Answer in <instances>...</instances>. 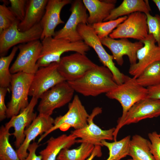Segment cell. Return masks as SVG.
<instances>
[{"instance_id": "cell-18", "label": "cell", "mask_w": 160, "mask_h": 160, "mask_svg": "<svg viewBox=\"0 0 160 160\" xmlns=\"http://www.w3.org/2000/svg\"><path fill=\"white\" fill-rule=\"evenodd\" d=\"M38 99L32 97L28 105L18 115L11 118L9 121L5 124L9 129L13 127L14 132L12 134L15 139V145L18 148L24 142L25 136L24 131L37 117L34 111V108L38 103Z\"/></svg>"}, {"instance_id": "cell-38", "label": "cell", "mask_w": 160, "mask_h": 160, "mask_svg": "<svg viewBox=\"0 0 160 160\" xmlns=\"http://www.w3.org/2000/svg\"><path fill=\"white\" fill-rule=\"evenodd\" d=\"M146 88L148 97L160 100V83Z\"/></svg>"}, {"instance_id": "cell-17", "label": "cell", "mask_w": 160, "mask_h": 160, "mask_svg": "<svg viewBox=\"0 0 160 160\" xmlns=\"http://www.w3.org/2000/svg\"><path fill=\"white\" fill-rule=\"evenodd\" d=\"M141 41L143 46L137 52L138 61L135 64L130 65L129 70V74L136 79L148 66L160 60V48L156 44L151 34H149L146 38Z\"/></svg>"}, {"instance_id": "cell-11", "label": "cell", "mask_w": 160, "mask_h": 160, "mask_svg": "<svg viewBox=\"0 0 160 160\" xmlns=\"http://www.w3.org/2000/svg\"><path fill=\"white\" fill-rule=\"evenodd\" d=\"M19 52L10 68L11 74L23 72L34 74L39 68L37 62L42 47L41 41L39 40L31 41L17 46Z\"/></svg>"}, {"instance_id": "cell-37", "label": "cell", "mask_w": 160, "mask_h": 160, "mask_svg": "<svg viewBox=\"0 0 160 160\" xmlns=\"http://www.w3.org/2000/svg\"><path fill=\"white\" fill-rule=\"evenodd\" d=\"M39 146L38 143L33 142L30 144L28 148V154L25 158L20 160H42V157L40 155H37L36 151Z\"/></svg>"}, {"instance_id": "cell-8", "label": "cell", "mask_w": 160, "mask_h": 160, "mask_svg": "<svg viewBox=\"0 0 160 160\" xmlns=\"http://www.w3.org/2000/svg\"><path fill=\"white\" fill-rule=\"evenodd\" d=\"M17 20L0 33V55L5 56L9 50L18 44L26 43L41 39L43 30L40 23L25 31L19 30Z\"/></svg>"}, {"instance_id": "cell-30", "label": "cell", "mask_w": 160, "mask_h": 160, "mask_svg": "<svg viewBox=\"0 0 160 160\" xmlns=\"http://www.w3.org/2000/svg\"><path fill=\"white\" fill-rule=\"evenodd\" d=\"M18 49L17 46L14 47L10 54L0 58V87L9 88L10 87L12 74L10 65Z\"/></svg>"}, {"instance_id": "cell-15", "label": "cell", "mask_w": 160, "mask_h": 160, "mask_svg": "<svg viewBox=\"0 0 160 160\" xmlns=\"http://www.w3.org/2000/svg\"><path fill=\"white\" fill-rule=\"evenodd\" d=\"M101 108L97 107L92 111L88 119L87 125L84 127L71 131V133L77 138L76 143H87L95 146H103L101 142L103 140H113V133L115 128L113 127L108 130H103L95 124L93 119L97 115L102 112Z\"/></svg>"}, {"instance_id": "cell-31", "label": "cell", "mask_w": 160, "mask_h": 160, "mask_svg": "<svg viewBox=\"0 0 160 160\" xmlns=\"http://www.w3.org/2000/svg\"><path fill=\"white\" fill-rule=\"evenodd\" d=\"M127 17V16H125L114 20L97 23L91 25L97 36L101 39L109 36Z\"/></svg>"}, {"instance_id": "cell-5", "label": "cell", "mask_w": 160, "mask_h": 160, "mask_svg": "<svg viewBox=\"0 0 160 160\" xmlns=\"http://www.w3.org/2000/svg\"><path fill=\"white\" fill-rule=\"evenodd\" d=\"M89 116L79 97L75 95L72 102L69 104L67 112L55 119L53 127L48 132L41 136L38 143H39L49 134L57 129L65 131L71 127L75 130L84 127L88 124Z\"/></svg>"}, {"instance_id": "cell-10", "label": "cell", "mask_w": 160, "mask_h": 160, "mask_svg": "<svg viewBox=\"0 0 160 160\" xmlns=\"http://www.w3.org/2000/svg\"><path fill=\"white\" fill-rule=\"evenodd\" d=\"M148 34L146 15L136 12L128 15L109 36L115 39L130 38L141 41L146 38Z\"/></svg>"}, {"instance_id": "cell-2", "label": "cell", "mask_w": 160, "mask_h": 160, "mask_svg": "<svg viewBox=\"0 0 160 160\" xmlns=\"http://www.w3.org/2000/svg\"><path fill=\"white\" fill-rule=\"evenodd\" d=\"M42 47L37 62L39 68L45 67L53 63H58L64 53L73 51L86 54L90 47L83 41L72 42L56 39L53 37H46L41 41Z\"/></svg>"}, {"instance_id": "cell-16", "label": "cell", "mask_w": 160, "mask_h": 160, "mask_svg": "<svg viewBox=\"0 0 160 160\" xmlns=\"http://www.w3.org/2000/svg\"><path fill=\"white\" fill-rule=\"evenodd\" d=\"M100 39L102 44L111 51L113 59L120 66L123 64V57L125 55L128 57L130 65L135 64L137 52L143 46L140 41L132 42L127 38L117 39L108 36Z\"/></svg>"}, {"instance_id": "cell-32", "label": "cell", "mask_w": 160, "mask_h": 160, "mask_svg": "<svg viewBox=\"0 0 160 160\" xmlns=\"http://www.w3.org/2000/svg\"><path fill=\"white\" fill-rule=\"evenodd\" d=\"M17 20H19L6 4L3 3L0 5V33Z\"/></svg>"}, {"instance_id": "cell-24", "label": "cell", "mask_w": 160, "mask_h": 160, "mask_svg": "<svg viewBox=\"0 0 160 160\" xmlns=\"http://www.w3.org/2000/svg\"><path fill=\"white\" fill-rule=\"evenodd\" d=\"M151 11L148 0H124L119 6L112 10L103 22L114 20L136 12L148 14Z\"/></svg>"}, {"instance_id": "cell-35", "label": "cell", "mask_w": 160, "mask_h": 160, "mask_svg": "<svg viewBox=\"0 0 160 160\" xmlns=\"http://www.w3.org/2000/svg\"><path fill=\"white\" fill-rule=\"evenodd\" d=\"M148 136L150 140V151L156 160H160V133L156 131L149 133Z\"/></svg>"}, {"instance_id": "cell-28", "label": "cell", "mask_w": 160, "mask_h": 160, "mask_svg": "<svg viewBox=\"0 0 160 160\" xmlns=\"http://www.w3.org/2000/svg\"><path fill=\"white\" fill-rule=\"evenodd\" d=\"M139 84L147 88L160 83V60L146 67L136 79Z\"/></svg>"}, {"instance_id": "cell-26", "label": "cell", "mask_w": 160, "mask_h": 160, "mask_svg": "<svg viewBox=\"0 0 160 160\" xmlns=\"http://www.w3.org/2000/svg\"><path fill=\"white\" fill-rule=\"evenodd\" d=\"M131 139V136L129 135L120 140L112 142L102 140L103 146L106 147L109 151V156L106 160H120L129 155Z\"/></svg>"}, {"instance_id": "cell-1", "label": "cell", "mask_w": 160, "mask_h": 160, "mask_svg": "<svg viewBox=\"0 0 160 160\" xmlns=\"http://www.w3.org/2000/svg\"><path fill=\"white\" fill-rule=\"evenodd\" d=\"M67 82L75 92L85 96L106 94L118 85L110 70L103 65H98L80 78Z\"/></svg>"}, {"instance_id": "cell-3", "label": "cell", "mask_w": 160, "mask_h": 160, "mask_svg": "<svg viewBox=\"0 0 160 160\" xmlns=\"http://www.w3.org/2000/svg\"><path fill=\"white\" fill-rule=\"evenodd\" d=\"M108 98L115 99L121 104L122 108L123 119L130 108L136 103L148 97L146 88L137 82L136 79L126 76L124 82L106 94Z\"/></svg>"}, {"instance_id": "cell-25", "label": "cell", "mask_w": 160, "mask_h": 160, "mask_svg": "<svg viewBox=\"0 0 160 160\" xmlns=\"http://www.w3.org/2000/svg\"><path fill=\"white\" fill-rule=\"evenodd\" d=\"M150 141L140 135H135L131 139L127 160H156L150 151Z\"/></svg>"}, {"instance_id": "cell-22", "label": "cell", "mask_w": 160, "mask_h": 160, "mask_svg": "<svg viewBox=\"0 0 160 160\" xmlns=\"http://www.w3.org/2000/svg\"><path fill=\"white\" fill-rule=\"evenodd\" d=\"M48 1L27 0L24 18L18 25L19 31H27L40 22L44 14Z\"/></svg>"}, {"instance_id": "cell-33", "label": "cell", "mask_w": 160, "mask_h": 160, "mask_svg": "<svg viewBox=\"0 0 160 160\" xmlns=\"http://www.w3.org/2000/svg\"><path fill=\"white\" fill-rule=\"evenodd\" d=\"M146 14L148 33L153 36L158 46L160 48V16L156 15L153 16L150 13Z\"/></svg>"}, {"instance_id": "cell-40", "label": "cell", "mask_w": 160, "mask_h": 160, "mask_svg": "<svg viewBox=\"0 0 160 160\" xmlns=\"http://www.w3.org/2000/svg\"><path fill=\"white\" fill-rule=\"evenodd\" d=\"M152 1L156 4L160 12V0H153Z\"/></svg>"}, {"instance_id": "cell-29", "label": "cell", "mask_w": 160, "mask_h": 160, "mask_svg": "<svg viewBox=\"0 0 160 160\" xmlns=\"http://www.w3.org/2000/svg\"><path fill=\"white\" fill-rule=\"evenodd\" d=\"M9 129L2 125L0 129V160H20L17 151L12 146L9 137Z\"/></svg>"}, {"instance_id": "cell-23", "label": "cell", "mask_w": 160, "mask_h": 160, "mask_svg": "<svg viewBox=\"0 0 160 160\" xmlns=\"http://www.w3.org/2000/svg\"><path fill=\"white\" fill-rule=\"evenodd\" d=\"M77 138L71 133L63 134L56 137H51L47 141L46 148L39 153L42 160H56L61 151L69 148L76 143Z\"/></svg>"}, {"instance_id": "cell-21", "label": "cell", "mask_w": 160, "mask_h": 160, "mask_svg": "<svg viewBox=\"0 0 160 160\" xmlns=\"http://www.w3.org/2000/svg\"><path fill=\"white\" fill-rule=\"evenodd\" d=\"M89 15L88 24L90 25L103 22L115 8L116 0H82Z\"/></svg>"}, {"instance_id": "cell-14", "label": "cell", "mask_w": 160, "mask_h": 160, "mask_svg": "<svg viewBox=\"0 0 160 160\" xmlns=\"http://www.w3.org/2000/svg\"><path fill=\"white\" fill-rule=\"evenodd\" d=\"M58 63H53L45 67L39 68L34 74L29 96L38 99L57 84L66 81L57 69Z\"/></svg>"}, {"instance_id": "cell-19", "label": "cell", "mask_w": 160, "mask_h": 160, "mask_svg": "<svg viewBox=\"0 0 160 160\" xmlns=\"http://www.w3.org/2000/svg\"><path fill=\"white\" fill-rule=\"evenodd\" d=\"M72 2L71 0L48 1L44 14L40 22L43 30L41 40L46 37L54 36L57 26L64 23L60 17L62 9Z\"/></svg>"}, {"instance_id": "cell-6", "label": "cell", "mask_w": 160, "mask_h": 160, "mask_svg": "<svg viewBox=\"0 0 160 160\" xmlns=\"http://www.w3.org/2000/svg\"><path fill=\"white\" fill-rule=\"evenodd\" d=\"M77 30L82 40L94 49L103 65L111 71L116 83L118 85L122 84L126 75L122 73L116 66L112 55L108 53L104 48L100 39L92 25L87 24H80L78 26Z\"/></svg>"}, {"instance_id": "cell-12", "label": "cell", "mask_w": 160, "mask_h": 160, "mask_svg": "<svg viewBox=\"0 0 160 160\" xmlns=\"http://www.w3.org/2000/svg\"><path fill=\"white\" fill-rule=\"evenodd\" d=\"M97 65L86 54L76 52L61 57L57 69L65 80L69 82L80 78Z\"/></svg>"}, {"instance_id": "cell-4", "label": "cell", "mask_w": 160, "mask_h": 160, "mask_svg": "<svg viewBox=\"0 0 160 160\" xmlns=\"http://www.w3.org/2000/svg\"><path fill=\"white\" fill-rule=\"evenodd\" d=\"M33 75L23 72L12 74V95L7 106V118L18 115L28 105V96Z\"/></svg>"}, {"instance_id": "cell-27", "label": "cell", "mask_w": 160, "mask_h": 160, "mask_svg": "<svg viewBox=\"0 0 160 160\" xmlns=\"http://www.w3.org/2000/svg\"><path fill=\"white\" fill-rule=\"evenodd\" d=\"M95 146L87 143L83 142L77 148H65L61 151L57 160H86L92 152Z\"/></svg>"}, {"instance_id": "cell-9", "label": "cell", "mask_w": 160, "mask_h": 160, "mask_svg": "<svg viewBox=\"0 0 160 160\" xmlns=\"http://www.w3.org/2000/svg\"><path fill=\"white\" fill-rule=\"evenodd\" d=\"M74 92L66 81L55 85L44 92L40 98L37 108L39 114L51 116L55 109L69 103Z\"/></svg>"}, {"instance_id": "cell-34", "label": "cell", "mask_w": 160, "mask_h": 160, "mask_svg": "<svg viewBox=\"0 0 160 160\" xmlns=\"http://www.w3.org/2000/svg\"><path fill=\"white\" fill-rule=\"evenodd\" d=\"M10 7L9 8L20 22L24 18L27 0H9Z\"/></svg>"}, {"instance_id": "cell-7", "label": "cell", "mask_w": 160, "mask_h": 160, "mask_svg": "<svg viewBox=\"0 0 160 160\" xmlns=\"http://www.w3.org/2000/svg\"><path fill=\"white\" fill-rule=\"evenodd\" d=\"M160 116V100L148 97L139 100L130 108L123 119L117 120L113 133L114 141H117L119 130L124 126Z\"/></svg>"}, {"instance_id": "cell-13", "label": "cell", "mask_w": 160, "mask_h": 160, "mask_svg": "<svg viewBox=\"0 0 160 160\" xmlns=\"http://www.w3.org/2000/svg\"><path fill=\"white\" fill-rule=\"evenodd\" d=\"M71 4V13L68 19L62 28L55 32L53 37L75 42L83 40L77 27L80 24H88V15L82 0H75Z\"/></svg>"}, {"instance_id": "cell-20", "label": "cell", "mask_w": 160, "mask_h": 160, "mask_svg": "<svg viewBox=\"0 0 160 160\" xmlns=\"http://www.w3.org/2000/svg\"><path fill=\"white\" fill-rule=\"evenodd\" d=\"M54 122L55 119L51 116L39 114L25 130L24 140L16 151L20 160L28 156V148L31 142L39 135L48 132L53 127Z\"/></svg>"}, {"instance_id": "cell-36", "label": "cell", "mask_w": 160, "mask_h": 160, "mask_svg": "<svg viewBox=\"0 0 160 160\" xmlns=\"http://www.w3.org/2000/svg\"><path fill=\"white\" fill-rule=\"evenodd\" d=\"M9 90L7 88L0 87V121L7 118V107L5 103V97Z\"/></svg>"}, {"instance_id": "cell-39", "label": "cell", "mask_w": 160, "mask_h": 160, "mask_svg": "<svg viewBox=\"0 0 160 160\" xmlns=\"http://www.w3.org/2000/svg\"><path fill=\"white\" fill-rule=\"evenodd\" d=\"M101 147L99 145L95 146L92 152L86 160H92L95 157H101L102 155Z\"/></svg>"}]
</instances>
